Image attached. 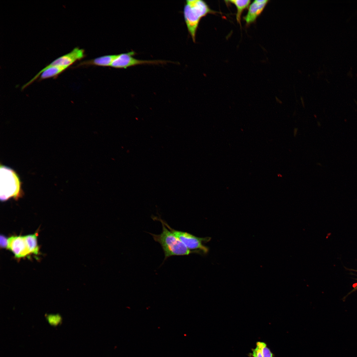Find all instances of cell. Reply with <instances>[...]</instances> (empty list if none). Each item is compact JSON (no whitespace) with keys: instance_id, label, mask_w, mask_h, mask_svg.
Returning <instances> with one entry per match:
<instances>
[{"instance_id":"1","label":"cell","mask_w":357,"mask_h":357,"mask_svg":"<svg viewBox=\"0 0 357 357\" xmlns=\"http://www.w3.org/2000/svg\"><path fill=\"white\" fill-rule=\"evenodd\" d=\"M322 17L302 0H280L275 12V24L283 49L291 62L301 28L314 20Z\"/></svg>"},{"instance_id":"2","label":"cell","mask_w":357,"mask_h":357,"mask_svg":"<svg viewBox=\"0 0 357 357\" xmlns=\"http://www.w3.org/2000/svg\"><path fill=\"white\" fill-rule=\"evenodd\" d=\"M0 255L1 300L8 301L17 296L27 298L33 289L27 262L17 253L2 247Z\"/></svg>"},{"instance_id":"3","label":"cell","mask_w":357,"mask_h":357,"mask_svg":"<svg viewBox=\"0 0 357 357\" xmlns=\"http://www.w3.org/2000/svg\"><path fill=\"white\" fill-rule=\"evenodd\" d=\"M203 79L195 78L176 82L167 99L174 102L189 103L204 98L216 96H238L249 95L250 92L241 90H213L204 88L199 84Z\"/></svg>"},{"instance_id":"4","label":"cell","mask_w":357,"mask_h":357,"mask_svg":"<svg viewBox=\"0 0 357 357\" xmlns=\"http://www.w3.org/2000/svg\"><path fill=\"white\" fill-rule=\"evenodd\" d=\"M127 84L126 75L114 71L105 78L85 87L72 98L92 99L102 102L112 93L122 89Z\"/></svg>"},{"instance_id":"5","label":"cell","mask_w":357,"mask_h":357,"mask_svg":"<svg viewBox=\"0 0 357 357\" xmlns=\"http://www.w3.org/2000/svg\"><path fill=\"white\" fill-rule=\"evenodd\" d=\"M175 82H169L153 84L141 88L123 93L118 98H141L153 100H166Z\"/></svg>"},{"instance_id":"6","label":"cell","mask_w":357,"mask_h":357,"mask_svg":"<svg viewBox=\"0 0 357 357\" xmlns=\"http://www.w3.org/2000/svg\"><path fill=\"white\" fill-rule=\"evenodd\" d=\"M237 329L240 332L243 333L266 357H316L314 356H298L279 348L265 346L256 342L250 334L241 328H237Z\"/></svg>"},{"instance_id":"7","label":"cell","mask_w":357,"mask_h":357,"mask_svg":"<svg viewBox=\"0 0 357 357\" xmlns=\"http://www.w3.org/2000/svg\"><path fill=\"white\" fill-rule=\"evenodd\" d=\"M243 346L238 352L225 350L230 357H266L243 333Z\"/></svg>"},{"instance_id":"8","label":"cell","mask_w":357,"mask_h":357,"mask_svg":"<svg viewBox=\"0 0 357 357\" xmlns=\"http://www.w3.org/2000/svg\"><path fill=\"white\" fill-rule=\"evenodd\" d=\"M342 2L346 4L351 6L355 12L356 17L354 22V27L356 32L357 33V0H343Z\"/></svg>"},{"instance_id":"9","label":"cell","mask_w":357,"mask_h":357,"mask_svg":"<svg viewBox=\"0 0 357 357\" xmlns=\"http://www.w3.org/2000/svg\"><path fill=\"white\" fill-rule=\"evenodd\" d=\"M57 351L54 350L49 352H45L37 354L38 357H56Z\"/></svg>"},{"instance_id":"10","label":"cell","mask_w":357,"mask_h":357,"mask_svg":"<svg viewBox=\"0 0 357 357\" xmlns=\"http://www.w3.org/2000/svg\"><path fill=\"white\" fill-rule=\"evenodd\" d=\"M13 357H38L37 354H18Z\"/></svg>"},{"instance_id":"11","label":"cell","mask_w":357,"mask_h":357,"mask_svg":"<svg viewBox=\"0 0 357 357\" xmlns=\"http://www.w3.org/2000/svg\"><path fill=\"white\" fill-rule=\"evenodd\" d=\"M0 357H9V356L4 353H1L0 354Z\"/></svg>"}]
</instances>
